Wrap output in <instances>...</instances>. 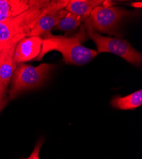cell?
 I'll return each mask as SVG.
<instances>
[{
    "mask_svg": "<svg viewBox=\"0 0 142 159\" xmlns=\"http://www.w3.org/2000/svg\"><path fill=\"white\" fill-rule=\"evenodd\" d=\"M85 30L82 27L75 35L66 37L54 35L50 32L44 34L40 55L34 60L42 61L44 56L50 51L56 50L61 53L66 64L82 66L93 61L98 54L97 51L82 45L81 41L85 38Z\"/></svg>",
    "mask_w": 142,
    "mask_h": 159,
    "instance_id": "1",
    "label": "cell"
},
{
    "mask_svg": "<svg viewBox=\"0 0 142 159\" xmlns=\"http://www.w3.org/2000/svg\"><path fill=\"white\" fill-rule=\"evenodd\" d=\"M54 67V65L47 63L41 64L36 67L24 63L19 64L13 73L10 82V87L8 90L10 99H16L24 91L41 86Z\"/></svg>",
    "mask_w": 142,
    "mask_h": 159,
    "instance_id": "2",
    "label": "cell"
},
{
    "mask_svg": "<svg viewBox=\"0 0 142 159\" xmlns=\"http://www.w3.org/2000/svg\"><path fill=\"white\" fill-rule=\"evenodd\" d=\"M87 34L95 43L98 54L112 53L119 56L131 64L139 66L142 62V56L140 52L135 50L130 43L125 39L119 38L103 36L97 33L92 27L89 20L85 21Z\"/></svg>",
    "mask_w": 142,
    "mask_h": 159,
    "instance_id": "3",
    "label": "cell"
},
{
    "mask_svg": "<svg viewBox=\"0 0 142 159\" xmlns=\"http://www.w3.org/2000/svg\"><path fill=\"white\" fill-rule=\"evenodd\" d=\"M129 14V11L112 6L111 2L105 1L103 5L92 11L88 19L97 33L117 36L118 24L122 18Z\"/></svg>",
    "mask_w": 142,
    "mask_h": 159,
    "instance_id": "4",
    "label": "cell"
},
{
    "mask_svg": "<svg viewBox=\"0 0 142 159\" xmlns=\"http://www.w3.org/2000/svg\"><path fill=\"white\" fill-rule=\"evenodd\" d=\"M69 0L50 1L26 37L41 36L50 32V30L58 24L60 20L67 14L68 11L65 8Z\"/></svg>",
    "mask_w": 142,
    "mask_h": 159,
    "instance_id": "5",
    "label": "cell"
},
{
    "mask_svg": "<svg viewBox=\"0 0 142 159\" xmlns=\"http://www.w3.org/2000/svg\"><path fill=\"white\" fill-rule=\"evenodd\" d=\"M43 39L41 36H29L22 38L17 43L14 56V61L17 66L21 63H24L35 59L40 55Z\"/></svg>",
    "mask_w": 142,
    "mask_h": 159,
    "instance_id": "6",
    "label": "cell"
},
{
    "mask_svg": "<svg viewBox=\"0 0 142 159\" xmlns=\"http://www.w3.org/2000/svg\"><path fill=\"white\" fill-rule=\"evenodd\" d=\"M38 2L39 0H0V22L19 16Z\"/></svg>",
    "mask_w": 142,
    "mask_h": 159,
    "instance_id": "7",
    "label": "cell"
},
{
    "mask_svg": "<svg viewBox=\"0 0 142 159\" xmlns=\"http://www.w3.org/2000/svg\"><path fill=\"white\" fill-rule=\"evenodd\" d=\"M20 41L15 40L6 46L0 66V82L7 88L17 67L14 61V56L16 46Z\"/></svg>",
    "mask_w": 142,
    "mask_h": 159,
    "instance_id": "8",
    "label": "cell"
},
{
    "mask_svg": "<svg viewBox=\"0 0 142 159\" xmlns=\"http://www.w3.org/2000/svg\"><path fill=\"white\" fill-rule=\"evenodd\" d=\"M105 3L103 0H71L65 10L73 14L89 17L92 11Z\"/></svg>",
    "mask_w": 142,
    "mask_h": 159,
    "instance_id": "9",
    "label": "cell"
},
{
    "mask_svg": "<svg viewBox=\"0 0 142 159\" xmlns=\"http://www.w3.org/2000/svg\"><path fill=\"white\" fill-rule=\"evenodd\" d=\"M110 104L113 108L119 110H130L136 109L142 104V90H137L124 97L116 96L112 99Z\"/></svg>",
    "mask_w": 142,
    "mask_h": 159,
    "instance_id": "10",
    "label": "cell"
},
{
    "mask_svg": "<svg viewBox=\"0 0 142 159\" xmlns=\"http://www.w3.org/2000/svg\"><path fill=\"white\" fill-rule=\"evenodd\" d=\"M25 34H17L7 20L0 22V45H6L15 40H21Z\"/></svg>",
    "mask_w": 142,
    "mask_h": 159,
    "instance_id": "11",
    "label": "cell"
},
{
    "mask_svg": "<svg viewBox=\"0 0 142 159\" xmlns=\"http://www.w3.org/2000/svg\"><path fill=\"white\" fill-rule=\"evenodd\" d=\"M89 17L75 15L68 12L67 14L62 18L56 27L62 31H68L78 28L79 25L87 20Z\"/></svg>",
    "mask_w": 142,
    "mask_h": 159,
    "instance_id": "12",
    "label": "cell"
},
{
    "mask_svg": "<svg viewBox=\"0 0 142 159\" xmlns=\"http://www.w3.org/2000/svg\"><path fill=\"white\" fill-rule=\"evenodd\" d=\"M7 87L0 82V113L6 107L8 101L7 96Z\"/></svg>",
    "mask_w": 142,
    "mask_h": 159,
    "instance_id": "13",
    "label": "cell"
},
{
    "mask_svg": "<svg viewBox=\"0 0 142 159\" xmlns=\"http://www.w3.org/2000/svg\"><path fill=\"white\" fill-rule=\"evenodd\" d=\"M44 140L43 138H40L37 141L34 150L30 156L27 158H21V159H40V152L42 148V146L44 144Z\"/></svg>",
    "mask_w": 142,
    "mask_h": 159,
    "instance_id": "14",
    "label": "cell"
},
{
    "mask_svg": "<svg viewBox=\"0 0 142 159\" xmlns=\"http://www.w3.org/2000/svg\"><path fill=\"white\" fill-rule=\"evenodd\" d=\"M19 40V39H18ZM6 45H0V66H1L2 64V59H3V56L4 54V52L6 48Z\"/></svg>",
    "mask_w": 142,
    "mask_h": 159,
    "instance_id": "15",
    "label": "cell"
},
{
    "mask_svg": "<svg viewBox=\"0 0 142 159\" xmlns=\"http://www.w3.org/2000/svg\"><path fill=\"white\" fill-rule=\"evenodd\" d=\"M131 6L134 8H141L142 7V3L141 2H135L131 3Z\"/></svg>",
    "mask_w": 142,
    "mask_h": 159,
    "instance_id": "16",
    "label": "cell"
}]
</instances>
